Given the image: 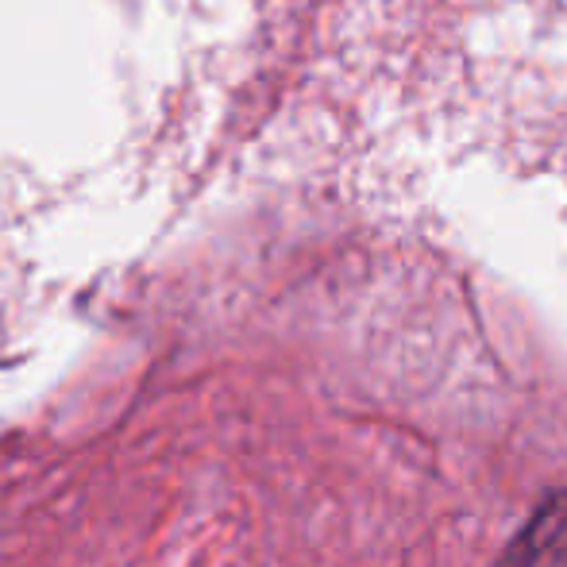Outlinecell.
Masks as SVG:
<instances>
[{
	"mask_svg": "<svg viewBox=\"0 0 567 567\" xmlns=\"http://www.w3.org/2000/svg\"><path fill=\"white\" fill-rule=\"evenodd\" d=\"M567 564V494H553L522 529L502 567H564Z\"/></svg>",
	"mask_w": 567,
	"mask_h": 567,
	"instance_id": "1",
	"label": "cell"
}]
</instances>
